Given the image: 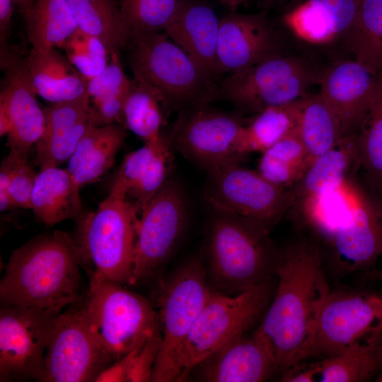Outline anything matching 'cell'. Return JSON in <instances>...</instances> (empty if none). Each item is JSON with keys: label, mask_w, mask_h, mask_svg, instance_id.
Masks as SVG:
<instances>
[{"label": "cell", "mask_w": 382, "mask_h": 382, "mask_svg": "<svg viewBox=\"0 0 382 382\" xmlns=\"http://www.w3.org/2000/svg\"><path fill=\"white\" fill-rule=\"evenodd\" d=\"M359 0H291L281 16L286 30L313 46L343 42L354 22Z\"/></svg>", "instance_id": "21"}, {"label": "cell", "mask_w": 382, "mask_h": 382, "mask_svg": "<svg viewBox=\"0 0 382 382\" xmlns=\"http://www.w3.org/2000/svg\"><path fill=\"white\" fill-rule=\"evenodd\" d=\"M323 69L307 57L278 52L228 74L218 86L216 98L256 114L309 94V89L320 83Z\"/></svg>", "instance_id": "8"}, {"label": "cell", "mask_w": 382, "mask_h": 382, "mask_svg": "<svg viewBox=\"0 0 382 382\" xmlns=\"http://www.w3.org/2000/svg\"><path fill=\"white\" fill-rule=\"evenodd\" d=\"M274 296L257 330L284 371L307 358L320 308L331 292L318 248L294 242L277 255Z\"/></svg>", "instance_id": "1"}, {"label": "cell", "mask_w": 382, "mask_h": 382, "mask_svg": "<svg viewBox=\"0 0 382 382\" xmlns=\"http://www.w3.org/2000/svg\"><path fill=\"white\" fill-rule=\"evenodd\" d=\"M11 161L8 156L2 160L0 167V211L4 212L14 208L10 195Z\"/></svg>", "instance_id": "46"}, {"label": "cell", "mask_w": 382, "mask_h": 382, "mask_svg": "<svg viewBox=\"0 0 382 382\" xmlns=\"http://www.w3.org/2000/svg\"><path fill=\"white\" fill-rule=\"evenodd\" d=\"M320 361L299 366L297 363L283 371L282 381L313 382L318 378L320 372Z\"/></svg>", "instance_id": "45"}, {"label": "cell", "mask_w": 382, "mask_h": 382, "mask_svg": "<svg viewBox=\"0 0 382 382\" xmlns=\"http://www.w3.org/2000/svg\"><path fill=\"white\" fill-rule=\"evenodd\" d=\"M112 362L87 325L82 304L57 317L40 382H89Z\"/></svg>", "instance_id": "14"}, {"label": "cell", "mask_w": 382, "mask_h": 382, "mask_svg": "<svg viewBox=\"0 0 382 382\" xmlns=\"http://www.w3.org/2000/svg\"><path fill=\"white\" fill-rule=\"evenodd\" d=\"M310 165L296 129L262 153L257 170L276 185L287 187L303 175Z\"/></svg>", "instance_id": "38"}, {"label": "cell", "mask_w": 382, "mask_h": 382, "mask_svg": "<svg viewBox=\"0 0 382 382\" xmlns=\"http://www.w3.org/2000/svg\"><path fill=\"white\" fill-rule=\"evenodd\" d=\"M78 28L98 38L109 54L126 47L128 32L115 0H67Z\"/></svg>", "instance_id": "33"}, {"label": "cell", "mask_w": 382, "mask_h": 382, "mask_svg": "<svg viewBox=\"0 0 382 382\" xmlns=\"http://www.w3.org/2000/svg\"><path fill=\"white\" fill-rule=\"evenodd\" d=\"M163 100L152 86L131 80V85L124 107L125 127L146 142L156 141L163 135Z\"/></svg>", "instance_id": "37"}, {"label": "cell", "mask_w": 382, "mask_h": 382, "mask_svg": "<svg viewBox=\"0 0 382 382\" xmlns=\"http://www.w3.org/2000/svg\"><path fill=\"white\" fill-rule=\"evenodd\" d=\"M126 47L134 79L155 88L166 109L180 110L216 98L214 81L166 33L129 32Z\"/></svg>", "instance_id": "3"}, {"label": "cell", "mask_w": 382, "mask_h": 382, "mask_svg": "<svg viewBox=\"0 0 382 382\" xmlns=\"http://www.w3.org/2000/svg\"><path fill=\"white\" fill-rule=\"evenodd\" d=\"M375 381L378 382H382V365Z\"/></svg>", "instance_id": "52"}, {"label": "cell", "mask_w": 382, "mask_h": 382, "mask_svg": "<svg viewBox=\"0 0 382 382\" xmlns=\"http://www.w3.org/2000/svg\"><path fill=\"white\" fill-rule=\"evenodd\" d=\"M268 231L248 219L216 212L208 240V267L218 291L235 294L269 280L277 255Z\"/></svg>", "instance_id": "5"}, {"label": "cell", "mask_w": 382, "mask_h": 382, "mask_svg": "<svg viewBox=\"0 0 382 382\" xmlns=\"http://www.w3.org/2000/svg\"><path fill=\"white\" fill-rule=\"evenodd\" d=\"M205 199L215 212L253 221L268 230L294 207L291 191L258 171L230 163L210 170Z\"/></svg>", "instance_id": "10"}, {"label": "cell", "mask_w": 382, "mask_h": 382, "mask_svg": "<svg viewBox=\"0 0 382 382\" xmlns=\"http://www.w3.org/2000/svg\"><path fill=\"white\" fill-rule=\"evenodd\" d=\"M89 274V289L82 302L88 328L113 364L144 342L160 328L154 304L123 285Z\"/></svg>", "instance_id": "4"}, {"label": "cell", "mask_w": 382, "mask_h": 382, "mask_svg": "<svg viewBox=\"0 0 382 382\" xmlns=\"http://www.w3.org/2000/svg\"><path fill=\"white\" fill-rule=\"evenodd\" d=\"M59 314L13 306L0 309V381L40 379Z\"/></svg>", "instance_id": "12"}, {"label": "cell", "mask_w": 382, "mask_h": 382, "mask_svg": "<svg viewBox=\"0 0 382 382\" xmlns=\"http://www.w3.org/2000/svg\"><path fill=\"white\" fill-rule=\"evenodd\" d=\"M382 365V328L320 361L322 382H359L376 378Z\"/></svg>", "instance_id": "29"}, {"label": "cell", "mask_w": 382, "mask_h": 382, "mask_svg": "<svg viewBox=\"0 0 382 382\" xmlns=\"http://www.w3.org/2000/svg\"><path fill=\"white\" fill-rule=\"evenodd\" d=\"M45 129L36 144L35 163L40 169L69 160L79 141L93 125L88 95L76 100L52 103L43 108Z\"/></svg>", "instance_id": "24"}, {"label": "cell", "mask_w": 382, "mask_h": 382, "mask_svg": "<svg viewBox=\"0 0 382 382\" xmlns=\"http://www.w3.org/2000/svg\"><path fill=\"white\" fill-rule=\"evenodd\" d=\"M186 221L185 197L180 186L168 180L140 212L136 223L134 279H151L166 262Z\"/></svg>", "instance_id": "13"}, {"label": "cell", "mask_w": 382, "mask_h": 382, "mask_svg": "<svg viewBox=\"0 0 382 382\" xmlns=\"http://www.w3.org/2000/svg\"><path fill=\"white\" fill-rule=\"evenodd\" d=\"M161 343L160 328L149 335L138 351L127 382H146L151 381L154 366Z\"/></svg>", "instance_id": "42"}, {"label": "cell", "mask_w": 382, "mask_h": 382, "mask_svg": "<svg viewBox=\"0 0 382 382\" xmlns=\"http://www.w3.org/2000/svg\"><path fill=\"white\" fill-rule=\"evenodd\" d=\"M369 279L382 281V270H374L366 273Z\"/></svg>", "instance_id": "50"}, {"label": "cell", "mask_w": 382, "mask_h": 382, "mask_svg": "<svg viewBox=\"0 0 382 382\" xmlns=\"http://www.w3.org/2000/svg\"><path fill=\"white\" fill-rule=\"evenodd\" d=\"M343 43L354 59L382 77V0L359 1Z\"/></svg>", "instance_id": "31"}, {"label": "cell", "mask_w": 382, "mask_h": 382, "mask_svg": "<svg viewBox=\"0 0 382 382\" xmlns=\"http://www.w3.org/2000/svg\"><path fill=\"white\" fill-rule=\"evenodd\" d=\"M289 0H260V6L263 10H269L274 7L282 5Z\"/></svg>", "instance_id": "48"}, {"label": "cell", "mask_w": 382, "mask_h": 382, "mask_svg": "<svg viewBox=\"0 0 382 382\" xmlns=\"http://www.w3.org/2000/svg\"><path fill=\"white\" fill-rule=\"evenodd\" d=\"M220 19L208 5L195 0H180L177 11L164 30L209 79L221 74L217 46Z\"/></svg>", "instance_id": "22"}, {"label": "cell", "mask_w": 382, "mask_h": 382, "mask_svg": "<svg viewBox=\"0 0 382 382\" xmlns=\"http://www.w3.org/2000/svg\"><path fill=\"white\" fill-rule=\"evenodd\" d=\"M381 328L374 294L331 291L318 312L307 358L334 356Z\"/></svg>", "instance_id": "15"}, {"label": "cell", "mask_w": 382, "mask_h": 382, "mask_svg": "<svg viewBox=\"0 0 382 382\" xmlns=\"http://www.w3.org/2000/svg\"><path fill=\"white\" fill-rule=\"evenodd\" d=\"M110 55V62L98 76L88 81L91 117L95 126L124 123V107L131 80L125 74L119 52Z\"/></svg>", "instance_id": "30"}, {"label": "cell", "mask_w": 382, "mask_h": 382, "mask_svg": "<svg viewBox=\"0 0 382 382\" xmlns=\"http://www.w3.org/2000/svg\"><path fill=\"white\" fill-rule=\"evenodd\" d=\"M375 301L381 317L382 318V296L374 295Z\"/></svg>", "instance_id": "51"}, {"label": "cell", "mask_w": 382, "mask_h": 382, "mask_svg": "<svg viewBox=\"0 0 382 382\" xmlns=\"http://www.w3.org/2000/svg\"><path fill=\"white\" fill-rule=\"evenodd\" d=\"M380 79L354 59L324 67L319 93L336 114L343 136L356 133L374 100Z\"/></svg>", "instance_id": "19"}, {"label": "cell", "mask_w": 382, "mask_h": 382, "mask_svg": "<svg viewBox=\"0 0 382 382\" xmlns=\"http://www.w3.org/2000/svg\"><path fill=\"white\" fill-rule=\"evenodd\" d=\"M359 166L382 204V77L374 100L356 133Z\"/></svg>", "instance_id": "36"}, {"label": "cell", "mask_w": 382, "mask_h": 382, "mask_svg": "<svg viewBox=\"0 0 382 382\" xmlns=\"http://www.w3.org/2000/svg\"><path fill=\"white\" fill-rule=\"evenodd\" d=\"M139 210L131 201L107 197L79 219L74 241L83 267L117 284L133 285L136 223Z\"/></svg>", "instance_id": "6"}, {"label": "cell", "mask_w": 382, "mask_h": 382, "mask_svg": "<svg viewBox=\"0 0 382 382\" xmlns=\"http://www.w3.org/2000/svg\"><path fill=\"white\" fill-rule=\"evenodd\" d=\"M0 92V134L7 136L10 151L25 158L30 147L41 138L45 114L24 69L18 57L5 68Z\"/></svg>", "instance_id": "16"}, {"label": "cell", "mask_w": 382, "mask_h": 382, "mask_svg": "<svg viewBox=\"0 0 382 382\" xmlns=\"http://www.w3.org/2000/svg\"><path fill=\"white\" fill-rule=\"evenodd\" d=\"M62 47L70 63L87 81L101 74L108 64L110 54L105 45L79 28Z\"/></svg>", "instance_id": "40"}, {"label": "cell", "mask_w": 382, "mask_h": 382, "mask_svg": "<svg viewBox=\"0 0 382 382\" xmlns=\"http://www.w3.org/2000/svg\"><path fill=\"white\" fill-rule=\"evenodd\" d=\"M279 45L265 10L255 13L231 12L220 19L217 58L222 74L243 71L279 52Z\"/></svg>", "instance_id": "18"}, {"label": "cell", "mask_w": 382, "mask_h": 382, "mask_svg": "<svg viewBox=\"0 0 382 382\" xmlns=\"http://www.w3.org/2000/svg\"><path fill=\"white\" fill-rule=\"evenodd\" d=\"M169 157L168 144L163 136L129 153L115 175L108 196L131 201L140 213L168 181Z\"/></svg>", "instance_id": "23"}, {"label": "cell", "mask_w": 382, "mask_h": 382, "mask_svg": "<svg viewBox=\"0 0 382 382\" xmlns=\"http://www.w3.org/2000/svg\"><path fill=\"white\" fill-rule=\"evenodd\" d=\"M144 342L103 370L95 382H127L134 359Z\"/></svg>", "instance_id": "43"}, {"label": "cell", "mask_w": 382, "mask_h": 382, "mask_svg": "<svg viewBox=\"0 0 382 382\" xmlns=\"http://www.w3.org/2000/svg\"><path fill=\"white\" fill-rule=\"evenodd\" d=\"M357 166L359 163L356 134L343 136L332 148L313 161L290 188L294 207L306 213L324 195L342 183Z\"/></svg>", "instance_id": "25"}, {"label": "cell", "mask_w": 382, "mask_h": 382, "mask_svg": "<svg viewBox=\"0 0 382 382\" xmlns=\"http://www.w3.org/2000/svg\"><path fill=\"white\" fill-rule=\"evenodd\" d=\"M195 368L207 382L263 381L279 370L272 347L257 329L231 339Z\"/></svg>", "instance_id": "20"}, {"label": "cell", "mask_w": 382, "mask_h": 382, "mask_svg": "<svg viewBox=\"0 0 382 382\" xmlns=\"http://www.w3.org/2000/svg\"><path fill=\"white\" fill-rule=\"evenodd\" d=\"M126 134V128L120 123L91 125L87 129L67 167L80 188L99 180L113 166Z\"/></svg>", "instance_id": "27"}, {"label": "cell", "mask_w": 382, "mask_h": 382, "mask_svg": "<svg viewBox=\"0 0 382 382\" xmlns=\"http://www.w3.org/2000/svg\"><path fill=\"white\" fill-rule=\"evenodd\" d=\"M212 291L204 266L198 258L187 261L161 282L154 301L161 343L150 381H179L184 345Z\"/></svg>", "instance_id": "7"}, {"label": "cell", "mask_w": 382, "mask_h": 382, "mask_svg": "<svg viewBox=\"0 0 382 382\" xmlns=\"http://www.w3.org/2000/svg\"><path fill=\"white\" fill-rule=\"evenodd\" d=\"M303 98L255 114L244 126L240 144L241 154L244 156L250 152L262 153L294 132L298 127Z\"/></svg>", "instance_id": "34"}, {"label": "cell", "mask_w": 382, "mask_h": 382, "mask_svg": "<svg viewBox=\"0 0 382 382\" xmlns=\"http://www.w3.org/2000/svg\"><path fill=\"white\" fill-rule=\"evenodd\" d=\"M14 4V0H0L1 63L7 61L13 54L8 48L7 40Z\"/></svg>", "instance_id": "44"}, {"label": "cell", "mask_w": 382, "mask_h": 382, "mask_svg": "<svg viewBox=\"0 0 382 382\" xmlns=\"http://www.w3.org/2000/svg\"><path fill=\"white\" fill-rule=\"evenodd\" d=\"M82 267L67 233L37 236L12 252L0 282L1 304L60 314L83 299Z\"/></svg>", "instance_id": "2"}, {"label": "cell", "mask_w": 382, "mask_h": 382, "mask_svg": "<svg viewBox=\"0 0 382 382\" xmlns=\"http://www.w3.org/2000/svg\"><path fill=\"white\" fill-rule=\"evenodd\" d=\"M226 8L229 9L231 12L236 11L238 7L243 5L249 0H216Z\"/></svg>", "instance_id": "47"}, {"label": "cell", "mask_w": 382, "mask_h": 382, "mask_svg": "<svg viewBox=\"0 0 382 382\" xmlns=\"http://www.w3.org/2000/svg\"><path fill=\"white\" fill-rule=\"evenodd\" d=\"M11 161L10 195L14 207L31 209V195L37 173L30 166L27 158L10 151Z\"/></svg>", "instance_id": "41"}, {"label": "cell", "mask_w": 382, "mask_h": 382, "mask_svg": "<svg viewBox=\"0 0 382 382\" xmlns=\"http://www.w3.org/2000/svg\"><path fill=\"white\" fill-rule=\"evenodd\" d=\"M170 141L185 157L208 172L239 163L241 139L245 122L241 115L219 110L207 103L180 110Z\"/></svg>", "instance_id": "11"}, {"label": "cell", "mask_w": 382, "mask_h": 382, "mask_svg": "<svg viewBox=\"0 0 382 382\" xmlns=\"http://www.w3.org/2000/svg\"><path fill=\"white\" fill-rule=\"evenodd\" d=\"M23 62L35 92L44 100L57 103L88 95V81L55 48H32Z\"/></svg>", "instance_id": "26"}, {"label": "cell", "mask_w": 382, "mask_h": 382, "mask_svg": "<svg viewBox=\"0 0 382 382\" xmlns=\"http://www.w3.org/2000/svg\"><path fill=\"white\" fill-rule=\"evenodd\" d=\"M271 293L269 280L235 294L212 290L184 345L179 381L225 343L247 333L267 307Z\"/></svg>", "instance_id": "9"}, {"label": "cell", "mask_w": 382, "mask_h": 382, "mask_svg": "<svg viewBox=\"0 0 382 382\" xmlns=\"http://www.w3.org/2000/svg\"><path fill=\"white\" fill-rule=\"evenodd\" d=\"M180 0H119L128 34L132 31L165 30L173 19Z\"/></svg>", "instance_id": "39"}, {"label": "cell", "mask_w": 382, "mask_h": 382, "mask_svg": "<svg viewBox=\"0 0 382 382\" xmlns=\"http://www.w3.org/2000/svg\"><path fill=\"white\" fill-rule=\"evenodd\" d=\"M297 129L310 164L343 137L336 114L319 93L303 98Z\"/></svg>", "instance_id": "35"}, {"label": "cell", "mask_w": 382, "mask_h": 382, "mask_svg": "<svg viewBox=\"0 0 382 382\" xmlns=\"http://www.w3.org/2000/svg\"><path fill=\"white\" fill-rule=\"evenodd\" d=\"M33 49L62 47L78 29L67 0H35L23 14Z\"/></svg>", "instance_id": "32"}, {"label": "cell", "mask_w": 382, "mask_h": 382, "mask_svg": "<svg viewBox=\"0 0 382 382\" xmlns=\"http://www.w3.org/2000/svg\"><path fill=\"white\" fill-rule=\"evenodd\" d=\"M21 13H25L33 6L35 0H14Z\"/></svg>", "instance_id": "49"}, {"label": "cell", "mask_w": 382, "mask_h": 382, "mask_svg": "<svg viewBox=\"0 0 382 382\" xmlns=\"http://www.w3.org/2000/svg\"><path fill=\"white\" fill-rule=\"evenodd\" d=\"M80 189L67 168L40 169L31 195V209L48 226L66 219H79L83 216Z\"/></svg>", "instance_id": "28"}, {"label": "cell", "mask_w": 382, "mask_h": 382, "mask_svg": "<svg viewBox=\"0 0 382 382\" xmlns=\"http://www.w3.org/2000/svg\"><path fill=\"white\" fill-rule=\"evenodd\" d=\"M332 237L339 265L347 272L366 270L382 254V204L362 190Z\"/></svg>", "instance_id": "17"}]
</instances>
